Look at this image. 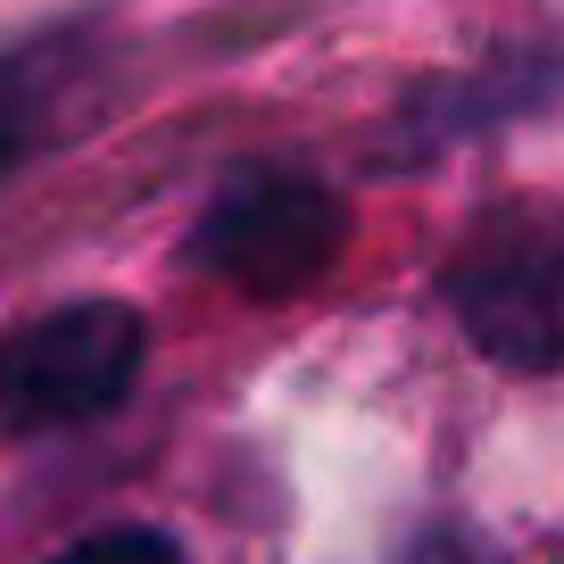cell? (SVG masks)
<instances>
[{"label":"cell","mask_w":564,"mask_h":564,"mask_svg":"<svg viewBox=\"0 0 564 564\" xmlns=\"http://www.w3.org/2000/svg\"><path fill=\"white\" fill-rule=\"evenodd\" d=\"M340 249H349V199L316 166H241L199 208L183 258L232 282L241 300H291L333 274Z\"/></svg>","instance_id":"cell-1"},{"label":"cell","mask_w":564,"mask_h":564,"mask_svg":"<svg viewBox=\"0 0 564 564\" xmlns=\"http://www.w3.org/2000/svg\"><path fill=\"white\" fill-rule=\"evenodd\" d=\"M141 349H150V333L124 300H67L51 316L18 324L0 340V432L34 441V432L108 415L133 390Z\"/></svg>","instance_id":"cell-2"},{"label":"cell","mask_w":564,"mask_h":564,"mask_svg":"<svg viewBox=\"0 0 564 564\" xmlns=\"http://www.w3.org/2000/svg\"><path fill=\"white\" fill-rule=\"evenodd\" d=\"M448 300H457L474 349H490L514 373H547L556 366V232L540 216L523 225H498L465 249V265L448 274Z\"/></svg>","instance_id":"cell-3"},{"label":"cell","mask_w":564,"mask_h":564,"mask_svg":"<svg viewBox=\"0 0 564 564\" xmlns=\"http://www.w3.org/2000/svg\"><path fill=\"white\" fill-rule=\"evenodd\" d=\"M58 108H67L58 51H18V58H0V175H18L42 141L58 133Z\"/></svg>","instance_id":"cell-4"},{"label":"cell","mask_w":564,"mask_h":564,"mask_svg":"<svg viewBox=\"0 0 564 564\" xmlns=\"http://www.w3.org/2000/svg\"><path fill=\"white\" fill-rule=\"evenodd\" d=\"M51 564H192V556H183V540L159 531V523H117V531H91V540L58 547Z\"/></svg>","instance_id":"cell-5"}]
</instances>
